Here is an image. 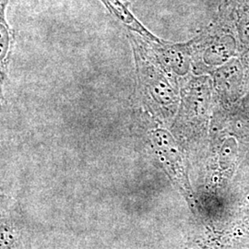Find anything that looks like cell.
<instances>
[{
	"label": "cell",
	"mask_w": 249,
	"mask_h": 249,
	"mask_svg": "<svg viewBox=\"0 0 249 249\" xmlns=\"http://www.w3.org/2000/svg\"><path fill=\"white\" fill-rule=\"evenodd\" d=\"M109 11L120 19L124 24L128 27L130 30L137 32L139 35L147 39L149 42H157V38L151 35L142 24L134 17L132 13L127 9V7L120 2V0H101Z\"/></svg>",
	"instance_id": "obj_1"
},
{
	"label": "cell",
	"mask_w": 249,
	"mask_h": 249,
	"mask_svg": "<svg viewBox=\"0 0 249 249\" xmlns=\"http://www.w3.org/2000/svg\"><path fill=\"white\" fill-rule=\"evenodd\" d=\"M9 0H1V70L2 73L6 71L8 65V57L11 45L10 29L5 19V8Z\"/></svg>",
	"instance_id": "obj_2"
}]
</instances>
